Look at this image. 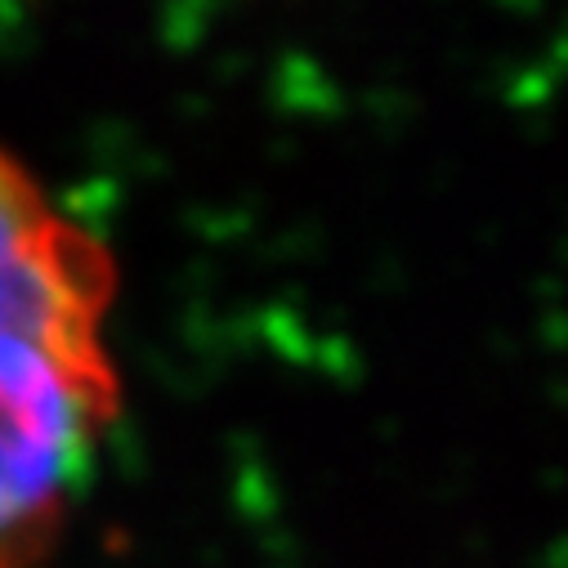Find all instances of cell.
I'll return each instance as SVG.
<instances>
[{
	"instance_id": "6da1fadb",
	"label": "cell",
	"mask_w": 568,
	"mask_h": 568,
	"mask_svg": "<svg viewBox=\"0 0 568 568\" xmlns=\"http://www.w3.org/2000/svg\"><path fill=\"white\" fill-rule=\"evenodd\" d=\"M112 407V367L0 332V568L45 532Z\"/></svg>"
},
{
	"instance_id": "7a4b0ae2",
	"label": "cell",
	"mask_w": 568,
	"mask_h": 568,
	"mask_svg": "<svg viewBox=\"0 0 568 568\" xmlns=\"http://www.w3.org/2000/svg\"><path fill=\"white\" fill-rule=\"evenodd\" d=\"M112 268L99 242L63 220L0 153V332L32 336L72 363L108 367L99 323Z\"/></svg>"
}]
</instances>
